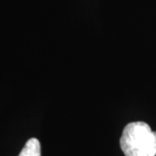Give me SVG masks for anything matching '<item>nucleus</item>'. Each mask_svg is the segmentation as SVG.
I'll use <instances>...</instances> for the list:
<instances>
[{"label": "nucleus", "instance_id": "2", "mask_svg": "<svg viewBox=\"0 0 156 156\" xmlns=\"http://www.w3.org/2000/svg\"><path fill=\"white\" fill-rule=\"evenodd\" d=\"M18 156H41V146L38 140L36 138L29 140Z\"/></svg>", "mask_w": 156, "mask_h": 156}, {"label": "nucleus", "instance_id": "1", "mask_svg": "<svg viewBox=\"0 0 156 156\" xmlns=\"http://www.w3.org/2000/svg\"><path fill=\"white\" fill-rule=\"evenodd\" d=\"M120 145L125 156H156V132L143 122L128 123Z\"/></svg>", "mask_w": 156, "mask_h": 156}]
</instances>
